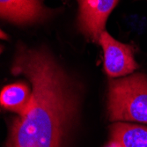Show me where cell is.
<instances>
[{"label":"cell","mask_w":147,"mask_h":147,"mask_svg":"<svg viewBox=\"0 0 147 147\" xmlns=\"http://www.w3.org/2000/svg\"><path fill=\"white\" fill-rule=\"evenodd\" d=\"M11 71L32 84L28 109L11 123L7 147H63L76 109L69 77L44 49L19 46Z\"/></svg>","instance_id":"1"},{"label":"cell","mask_w":147,"mask_h":147,"mask_svg":"<svg viewBox=\"0 0 147 147\" xmlns=\"http://www.w3.org/2000/svg\"><path fill=\"white\" fill-rule=\"evenodd\" d=\"M78 26L92 41L99 42L106 21L118 0H78Z\"/></svg>","instance_id":"4"},{"label":"cell","mask_w":147,"mask_h":147,"mask_svg":"<svg viewBox=\"0 0 147 147\" xmlns=\"http://www.w3.org/2000/svg\"><path fill=\"white\" fill-rule=\"evenodd\" d=\"M106 147H123L121 144H120L118 141H116V140H112L108 145H107Z\"/></svg>","instance_id":"8"},{"label":"cell","mask_w":147,"mask_h":147,"mask_svg":"<svg viewBox=\"0 0 147 147\" xmlns=\"http://www.w3.org/2000/svg\"><path fill=\"white\" fill-rule=\"evenodd\" d=\"M111 135L123 147H147V127L118 123L111 127Z\"/></svg>","instance_id":"7"},{"label":"cell","mask_w":147,"mask_h":147,"mask_svg":"<svg viewBox=\"0 0 147 147\" xmlns=\"http://www.w3.org/2000/svg\"><path fill=\"white\" fill-rule=\"evenodd\" d=\"M0 14L16 24L40 21L47 16V11L40 0H0Z\"/></svg>","instance_id":"5"},{"label":"cell","mask_w":147,"mask_h":147,"mask_svg":"<svg viewBox=\"0 0 147 147\" xmlns=\"http://www.w3.org/2000/svg\"><path fill=\"white\" fill-rule=\"evenodd\" d=\"M32 97L29 86L25 83H15L6 86L1 91V105L7 110L20 115L28 109Z\"/></svg>","instance_id":"6"},{"label":"cell","mask_w":147,"mask_h":147,"mask_svg":"<svg viewBox=\"0 0 147 147\" xmlns=\"http://www.w3.org/2000/svg\"><path fill=\"white\" fill-rule=\"evenodd\" d=\"M108 108L111 121L147 123V77L135 73L111 81Z\"/></svg>","instance_id":"2"},{"label":"cell","mask_w":147,"mask_h":147,"mask_svg":"<svg viewBox=\"0 0 147 147\" xmlns=\"http://www.w3.org/2000/svg\"><path fill=\"white\" fill-rule=\"evenodd\" d=\"M99 43L104 52V68L109 77L121 78L138 69L129 45L117 42L106 31L101 33Z\"/></svg>","instance_id":"3"}]
</instances>
